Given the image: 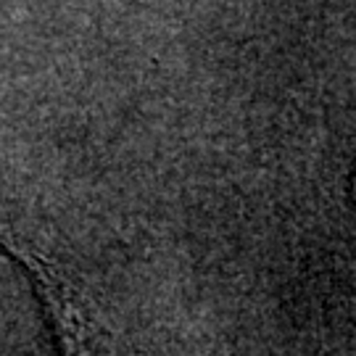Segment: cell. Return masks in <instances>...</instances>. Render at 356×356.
Returning a JSON list of instances; mask_svg holds the SVG:
<instances>
[{
    "mask_svg": "<svg viewBox=\"0 0 356 356\" xmlns=\"http://www.w3.org/2000/svg\"><path fill=\"white\" fill-rule=\"evenodd\" d=\"M6 251H11L24 264L38 282L42 304L48 309L53 330L64 356H111V335L92 309L85 293L74 288L58 269H53L42 256L29 251L16 238L3 241Z\"/></svg>",
    "mask_w": 356,
    "mask_h": 356,
    "instance_id": "1",
    "label": "cell"
}]
</instances>
